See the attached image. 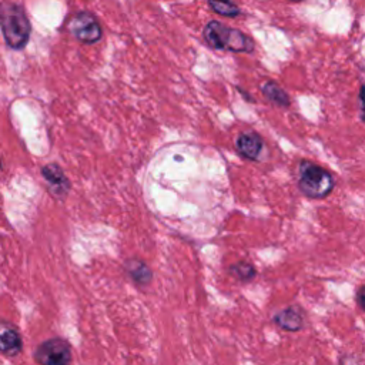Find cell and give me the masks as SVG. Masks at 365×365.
<instances>
[{
    "instance_id": "obj_14",
    "label": "cell",
    "mask_w": 365,
    "mask_h": 365,
    "mask_svg": "<svg viewBox=\"0 0 365 365\" xmlns=\"http://www.w3.org/2000/svg\"><path fill=\"white\" fill-rule=\"evenodd\" d=\"M364 291H365V287L364 285H361L359 288H358V291H356V301H358V307L361 308V309H364V298H365V294H364Z\"/></svg>"
},
{
    "instance_id": "obj_1",
    "label": "cell",
    "mask_w": 365,
    "mask_h": 365,
    "mask_svg": "<svg viewBox=\"0 0 365 365\" xmlns=\"http://www.w3.org/2000/svg\"><path fill=\"white\" fill-rule=\"evenodd\" d=\"M0 31L9 48L23 50L27 46L31 23L23 6L10 0L0 1Z\"/></svg>"
},
{
    "instance_id": "obj_4",
    "label": "cell",
    "mask_w": 365,
    "mask_h": 365,
    "mask_svg": "<svg viewBox=\"0 0 365 365\" xmlns=\"http://www.w3.org/2000/svg\"><path fill=\"white\" fill-rule=\"evenodd\" d=\"M34 359L38 365H70L71 346L64 338H48L36 348Z\"/></svg>"
},
{
    "instance_id": "obj_17",
    "label": "cell",
    "mask_w": 365,
    "mask_h": 365,
    "mask_svg": "<svg viewBox=\"0 0 365 365\" xmlns=\"http://www.w3.org/2000/svg\"><path fill=\"white\" fill-rule=\"evenodd\" d=\"M291 1H301V0H291Z\"/></svg>"
},
{
    "instance_id": "obj_10",
    "label": "cell",
    "mask_w": 365,
    "mask_h": 365,
    "mask_svg": "<svg viewBox=\"0 0 365 365\" xmlns=\"http://www.w3.org/2000/svg\"><path fill=\"white\" fill-rule=\"evenodd\" d=\"M125 271H127L128 277L134 281V284H137L140 287L148 285L151 282V278H153L151 269L141 259H135V258L134 259H128L125 262Z\"/></svg>"
},
{
    "instance_id": "obj_16",
    "label": "cell",
    "mask_w": 365,
    "mask_h": 365,
    "mask_svg": "<svg viewBox=\"0 0 365 365\" xmlns=\"http://www.w3.org/2000/svg\"><path fill=\"white\" fill-rule=\"evenodd\" d=\"M3 168V163H1V158H0V170Z\"/></svg>"
},
{
    "instance_id": "obj_2",
    "label": "cell",
    "mask_w": 365,
    "mask_h": 365,
    "mask_svg": "<svg viewBox=\"0 0 365 365\" xmlns=\"http://www.w3.org/2000/svg\"><path fill=\"white\" fill-rule=\"evenodd\" d=\"M205 43L215 50H225L232 53H252L254 41L238 29L228 27L221 21H210L202 31Z\"/></svg>"
},
{
    "instance_id": "obj_5",
    "label": "cell",
    "mask_w": 365,
    "mask_h": 365,
    "mask_svg": "<svg viewBox=\"0 0 365 365\" xmlns=\"http://www.w3.org/2000/svg\"><path fill=\"white\" fill-rule=\"evenodd\" d=\"M67 30L76 40L84 44L97 43L103 36L98 20L90 11H78L73 14L67 21Z\"/></svg>"
},
{
    "instance_id": "obj_15",
    "label": "cell",
    "mask_w": 365,
    "mask_h": 365,
    "mask_svg": "<svg viewBox=\"0 0 365 365\" xmlns=\"http://www.w3.org/2000/svg\"><path fill=\"white\" fill-rule=\"evenodd\" d=\"M352 362H355V356L352 355L341 356V365H352Z\"/></svg>"
},
{
    "instance_id": "obj_7",
    "label": "cell",
    "mask_w": 365,
    "mask_h": 365,
    "mask_svg": "<svg viewBox=\"0 0 365 365\" xmlns=\"http://www.w3.org/2000/svg\"><path fill=\"white\" fill-rule=\"evenodd\" d=\"M23 349V339L19 328L0 319V352L6 356H17Z\"/></svg>"
},
{
    "instance_id": "obj_11",
    "label": "cell",
    "mask_w": 365,
    "mask_h": 365,
    "mask_svg": "<svg viewBox=\"0 0 365 365\" xmlns=\"http://www.w3.org/2000/svg\"><path fill=\"white\" fill-rule=\"evenodd\" d=\"M261 93L275 106L278 107H288L289 106V97L288 94L278 86V83L272 81V80H265L264 83H261L259 86Z\"/></svg>"
},
{
    "instance_id": "obj_6",
    "label": "cell",
    "mask_w": 365,
    "mask_h": 365,
    "mask_svg": "<svg viewBox=\"0 0 365 365\" xmlns=\"http://www.w3.org/2000/svg\"><path fill=\"white\" fill-rule=\"evenodd\" d=\"M41 175L47 182L50 194L57 200H64L70 191V181L63 168L56 163H50L41 167Z\"/></svg>"
},
{
    "instance_id": "obj_13",
    "label": "cell",
    "mask_w": 365,
    "mask_h": 365,
    "mask_svg": "<svg viewBox=\"0 0 365 365\" xmlns=\"http://www.w3.org/2000/svg\"><path fill=\"white\" fill-rule=\"evenodd\" d=\"M208 6L214 13L225 17H237L241 13L240 7L231 0H208Z\"/></svg>"
},
{
    "instance_id": "obj_8",
    "label": "cell",
    "mask_w": 365,
    "mask_h": 365,
    "mask_svg": "<svg viewBox=\"0 0 365 365\" xmlns=\"http://www.w3.org/2000/svg\"><path fill=\"white\" fill-rule=\"evenodd\" d=\"M264 143L259 134H257L255 131H247V133H241L237 137L235 141V148L237 151L247 160H252L257 161L261 157V151H262Z\"/></svg>"
},
{
    "instance_id": "obj_9",
    "label": "cell",
    "mask_w": 365,
    "mask_h": 365,
    "mask_svg": "<svg viewBox=\"0 0 365 365\" xmlns=\"http://www.w3.org/2000/svg\"><path fill=\"white\" fill-rule=\"evenodd\" d=\"M272 321L278 328L288 331V332H297V331L302 329L305 325L304 314L298 307H287V308L278 311L272 317Z\"/></svg>"
},
{
    "instance_id": "obj_12",
    "label": "cell",
    "mask_w": 365,
    "mask_h": 365,
    "mask_svg": "<svg viewBox=\"0 0 365 365\" xmlns=\"http://www.w3.org/2000/svg\"><path fill=\"white\" fill-rule=\"evenodd\" d=\"M228 272H230L231 277H234L240 282H250L257 275L255 267L248 261H240V262L232 264L228 268Z\"/></svg>"
},
{
    "instance_id": "obj_3",
    "label": "cell",
    "mask_w": 365,
    "mask_h": 365,
    "mask_svg": "<svg viewBox=\"0 0 365 365\" xmlns=\"http://www.w3.org/2000/svg\"><path fill=\"white\" fill-rule=\"evenodd\" d=\"M298 187L308 198H324L334 188V177L321 165L301 161L298 167Z\"/></svg>"
}]
</instances>
